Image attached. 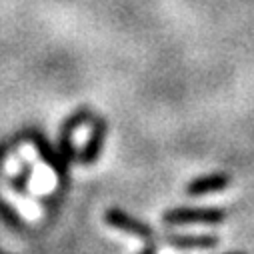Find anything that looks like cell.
I'll use <instances>...</instances> for the list:
<instances>
[{"label":"cell","mask_w":254,"mask_h":254,"mask_svg":"<svg viewBox=\"0 0 254 254\" xmlns=\"http://www.w3.org/2000/svg\"><path fill=\"white\" fill-rule=\"evenodd\" d=\"M104 222L110 228H116V230H120L124 234H130V236H136L142 242H152L154 240V230H152L150 224H146L144 220L132 216L130 212H126L118 206H112L104 212Z\"/></svg>","instance_id":"obj_3"},{"label":"cell","mask_w":254,"mask_h":254,"mask_svg":"<svg viewBox=\"0 0 254 254\" xmlns=\"http://www.w3.org/2000/svg\"><path fill=\"white\" fill-rule=\"evenodd\" d=\"M228 216L222 208H200V206H178L162 214V222L168 226H186V224H220Z\"/></svg>","instance_id":"obj_1"},{"label":"cell","mask_w":254,"mask_h":254,"mask_svg":"<svg viewBox=\"0 0 254 254\" xmlns=\"http://www.w3.org/2000/svg\"><path fill=\"white\" fill-rule=\"evenodd\" d=\"M32 172H34V166L32 164H22V168L18 170V174L10 180V186L16 190L18 194H26L30 178H32Z\"/></svg>","instance_id":"obj_7"},{"label":"cell","mask_w":254,"mask_h":254,"mask_svg":"<svg viewBox=\"0 0 254 254\" xmlns=\"http://www.w3.org/2000/svg\"><path fill=\"white\" fill-rule=\"evenodd\" d=\"M230 184H232V176L228 172H210L190 180L184 188V192L188 196H206V194L222 192Z\"/></svg>","instance_id":"obj_5"},{"label":"cell","mask_w":254,"mask_h":254,"mask_svg":"<svg viewBox=\"0 0 254 254\" xmlns=\"http://www.w3.org/2000/svg\"><path fill=\"white\" fill-rule=\"evenodd\" d=\"M92 118H94L92 108L82 106V108L74 110L64 122H62L60 130H58V150H60L62 158H64L66 162H72V160L78 158L76 146H74V142H72V134L80 128V126H84L86 122H92Z\"/></svg>","instance_id":"obj_2"},{"label":"cell","mask_w":254,"mask_h":254,"mask_svg":"<svg viewBox=\"0 0 254 254\" xmlns=\"http://www.w3.org/2000/svg\"><path fill=\"white\" fill-rule=\"evenodd\" d=\"M106 134H108V122L102 116H94L92 118V128H90L88 140L82 146V150L78 152V162L80 164L90 166V164H94L98 160V156L102 152V146H104Z\"/></svg>","instance_id":"obj_4"},{"label":"cell","mask_w":254,"mask_h":254,"mask_svg":"<svg viewBox=\"0 0 254 254\" xmlns=\"http://www.w3.org/2000/svg\"><path fill=\"white\" fill-rule=\"evenodd\" d=\"M0 212L4 214V218L8 220V224H14V226H18V228L22 226V218L18 216V212H16V210H12V208H10L2 198H0Z\"/></svg>","instance_id":"obj_8"},{"label":"cell","mask_w":254,"mask_h":254,"mask_svg":"<svg viewBox=\"0 0 254 254\" xmlns=\"http://www.w3.org/2000/svg\"><path fill=\"white\" fill-rule=\"evenodd\" d=\"M166 244L174 248H214L220 238L216 234H170L164 238Z\"/></svg>","instance_id":"obj_6"}]
</instances>
